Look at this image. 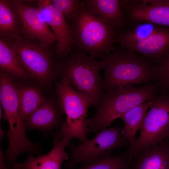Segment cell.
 Wrapping results in <instances>:
<instances>
[{
  "label": "cell",
  "instance_id": "cell-5",
  "mask_svg": "<svg viewBox=\"0 0 169 169\" xmlns=\"http://www.w3.org/2000/svg\"><path fill=\"white\" fill-rule=\"evenodd\" d=\"M55 92L66 118L59 129L52 133L54 140L76 138L82 142L87 136V112L92 105L90 99L76 90L65 77L55 83Z\"/></svg>",
  "mask_w": 169,
  "mask_h": 169
},
{
  "label": "cell",
  "instance_id": "cell-7",
  "mask_svg": "<svg viewBox=\"0 0 169 169\" xmlns=\"http://www.w3.org/2000/svg\"><path fill=\"white\" fill-rule=\"evenodd\" d=\"M148 100L152 104L139 129L133 156L169 138V92L159 91Z\"/></svg>",
  "mask_w": 169,
  "mask_h": 169
},
{
  "label": "cell",
  "instance_id": "cell-15",
  "mask_svg": "<svg viewBox=\"0 0 169 169\" xmlns=\"http://www.w3.org/2000/svg\"><path fill=\"white\" fill-rule=\"evenodd\" d=\"M69 142L65 138L54 140V146L48 153L36 157L30 156L23 163H15L12 169H61L63 161L69 159L65 148Z\"/></svg>",
  "mask_w": 169,
  "mask_h": 169
},
{
  "label": "cell",
  "instance_id": "cell-3",
  "mask_svg": "<svg viewBox=\"0 0 169 169\" xmlns=\"http://www.w3.org/2000/svg\"><path fill=\"white\" fill-rule=\"evenodd\" d=\"M83 1V0H82ZM83 3L70 22L75 48L95 59L115 50L118 33Z\"/></svg>",
  "mask_w": 169,
  "mask_h": 169
},
{
  "label": "cell",
  "instance_id": "cell-22",
  "mask_svg": "<svg viewBox=\"0 0 169 169\" xmlns=\"http://www.w3.org/2000/svg\"><path fill=\"white\" fill-rule=\"evenodd\" d=\"M112 151L103 153L97 160L78 169H129L132 158L127 151L114 155Z\"/></svg>",
  "mask_w": 169,
  "mask_h": 169
},
{
  "label": "cell",
  "instance_id": "cell-27",
  "mask_svg": "<svg viewBox=\"0 0 169 169\" xmlns=\"http://www.w3.org/2000/svg\"><path fill=\"white\" fill-rule=\"evenodd\" d=\"M5 135V131L0 127V141L2 138Z\"/></svg>",
  "mask_w": 169,
  "mask_h": 169
},
{
  "label": "cell",
  "instance_id": "cell-4",
  "mask_svg": "<svg viewBox=\"0 0 169 169\" xmlns=\"http://www.w3.org/2000/svg\"><path fill=\"white\" fill-rule=\"evenodd\" d=\"M104 64L83 51L75 48L65 58L56 62V75L66 78L77 91L87 96L96 107L104 93L100 75Z\"/></svg>",
  "mask_w": 169,
  "mask_h": 169
},
{
  "label": "cell",
  "instance_id": "cell-2",
  "mask_svg": "<svg viewBox=\"0 0 169 169\" xmlns=\"http://www.w3.org/2000/svg\"><path fill=\"white\" fill-rule=\"evenodd\" d=\"M101 58L104 64V92L126 85L156 82L153 64L135 52L120 49Z\"/></svg>",
  "mask_w": 169,
  "mask_h": 169
},
{
  "label": "cell",
  "instance_id": "cell-11",
  "mask_svg": "<svg viewBox=\"0 0 169 169\" xmlns=\"http://www.w3.org/2000/svg\"><path fill=\"white\" fill-rule=\"evenodd\" d=\"M120 4L133 21L169 27V0H120Z\"/></svg>",
  "mask_w": 169,
  "mask_h": 169
},
{
  "label": "cell",
  "instance_id": "cell-12",
  "mask_svg": "<svg viewBox=\"0 0 169 169\" xmlns=\"http://www.w3.org/2000/svg\"><path fill=\"white\" fill-rule=\"evenodd\" d=\"M41 19L51 28L57 42L54 55L58 60H61L70 54L75 48L74 40L70 25L64 16L51 3L38 10Z\"/></svg>",
  "mask_w": 169,
  "mask_h": 169
},
{
  "label": "cell",
  "instance_id": "cell-14",
  "mask_svg": "<svg viewBox=\"0 0 169 169\" xmlns=\"http://www.w3.org/2000/svg\"><path fill=\"white\" fill-rule=\"evenodd\" d=\"M64 114L59 101L46 100L27 118L24 123L25 129L38 130L46 134L51 132L60 128L64 121Z\"/></svg>",
  "mask_w": 169,
  "mask_h": 169
},
{
  "label": "cell",
  "instance_id": "cell-16",
  "mask_svg": "<svg viewBox=\"0 0 169 169\" xmlns=\"http://www.w3.org/2000/svg\"><path fill=\"white\" fill-rule=\"evenodd\" d=\"M129 169H169V144L163 141L134 155Z\"/></svg>",
  "mask_w": 169,
  "mask_h": 169
},
{
  "label": "cell",
  "instance_id": "cell-23",
  "mask_svg": "<svg viewBox=\"0 0 169 169\" xmlns=\"http://www.w3.org/2000/svg\"><path fill=\"white\" fill-rule=\"evenodd\" d=\"M153 69L159 91L169 92V53L153 64Z\"/></svg>",
  "mask_w": 169,
  "mask_h": 169
},
{
  "label": "cell",
  "instance_id": "cell-8",
  "mask_svg": "<svg viewBox=\"0 0 169 169\" xmlns=\"http://www.w3.org/2000/svg\"><path fill=\"white\" fill-rule=\"evenodd\" d=\"M128 144L123 128L120 125L103 128L87 141L76 145L69 142L67 146L70 149L71 158L65 164V167L73 169L78 163L81 166L87 165L97 160L104 152L121 149Z\"/></svg>",
  "mask_w": 169,
  "mask_h": 169
},
{
  "label": "cell",
  "instance_id": "cell-13",
  "mask_svg": "<svg viewBox=\"0 0 169 169\" xmlns=\"http://www.w3.org/2000/svg\"><path fill=\"white\" fill-rule=\"evenodd\" d=\"M10 74L3 71L0 74V100L4 113V118L9 124L8 130L13 133L21 131L24 123L19 114L18 87Z\"/></svg>",
  "mask_w": 169,
  "mask_h": 169
},
{
  "label": "cell",
  "instance_id": "cell-6",
  "mask_svg": "<svg viewBox=\"0 0 169 169\" xmlns=\"http://www.w3.org/2000/svg\"><path fill=\"white\" fill-rule=\"evenodd\" d=\"M9 44L25 70L41 84H49L56 76L54 51L38 41L22 35Z\"/></svg>",
  "mask_w": 169,
  "mask_h": 169
},
{
  "label": "cell",
  "instance_id": "cell-25",
  "mask_svg": "<svg viewBox=\"0 0 169 169\" xmlns=\"http://www.w3.org/2000/svg\"><path fill=\"white\" fill-rule=\"evenodd\" d=\"M51 3V0H39L37 3V7L38 10H41Z\"/></svg>",
  "mask_w": 169,
  "mask_h": 169
},
{
  "label": "cell",
  "instance_id": "cell-19",
  "mask_svg": "<svg viewBox=\"0 0 169 169\" xmlns=\"http://www.w3.org/2000/svg\"><path fill=\"white\" fill-rule=\"evenodd\" d=\"M23 35L17 13L6 0H0V39L10 44Z\"/></svg>",
  "mask_w": 169,
  "mask_h": 169
},
{
  "label": "cell",
  "instance_id": "cell-29",
  "mask_svg": "<svg viewBox=\"0 0 169 169\" xmlns=\"http://www.w3.org/2000/svg\"><path fill=\"white\" fill-rule=\"evenodd\" d=\"M166 141L169 144V138Z\"/></svg>",
  "mask_w": 169,
  "mask_h": 169
},
{
  "label": "cell",
  "instance_id": "cell-1",
  "mask_svg": "<svg viewBox=\"0 0 169 169\" xmlns=\"http://www.w3.org/2000/svg\"><path fill=\"white\" fill-rule=\"evenodd\" d=\"M159 91L158 84L155 82L136 87L126 85L104 92L96 107L95 113L87 120V132L109 127L115 119L147 102Z\"/></svg>",
  "mask_w": 169,
  "mask_h": 169
},
{
  "label": "cell",
  "instance_id": "cell-10",
  "mask_svg": "<svg viewBox=\"0 0 169 169\" xmlns=\"http://www.w3.org/2000/svg\"><path fill=\"white\" fill-rule=\"evenodd\" d=\"M6 0L19 18L23 35L35 40L47 47H52L56 42V37L49 26L41 19L37 8L23 0Z\"/></svg>",
  "mask_w": 169,
  "mask_h": 169
},
{
  "label": "cell",
  "instance_id": "cell-28",
  "mask_svg": "<svg viewBox=\"0 0 169 169\" xmlns=\"http://www.w3.org/2000/svg\"><path fill=\"white\" fill-rule=\"evenodd\" d=\"M2 112V106L0 104V120H1L2 119L3 117Z\"/></svg>",
  "mask_w": 169,
  "mask_h": 169
},
{
  "label": "cell",
  "instance_id": "cell-20",
  "mask_svg": "<svg viewBox=\"0 0 169 169\" xmlns=\"http://www.w3.org/2000/svg\"><path fill=\"white\" fill-rule=\"evenodd\" d=\"M19 100V114L24 123L28 116L47 100L41 91L33 87H18Z\"/></svg>",
  "mask_w": 169,
  "mask_h": 169
},
{
  "label": "cell",
  "instance_id": "cell-18",
  "mask_svg": "<svg viewBox=\"0 0 169 169\" xmlns=\"http://www.w3.org/2000/svg\"><path fill=\"white\" fill-rule=\"evenodd\" d=\"M151 104V102L148 100L131 109L120 118L124 123L123 133L129 145L127 151L131 157L134 153L136 133Z\"/></svg>",
  "mask_w": 169,
  "mask_h": 169
},
{
  "label": "cell",
  "instance_id": "cell-24",
  "mask_svg": "<svg viewBox=\"0 0 169 169\" xmlns=\"http://www.w3.org/2000/svg\"><path fill=\"white\" fill-rule=\"evenodd\" d=\"M51 3L70 23L73 16L80 9L83 2L78 0H52Z\"/></svg>",
  "mask_w": 169,
  "mask_h": 169
},
{
  "label": "cell",
  "instance_id": "cell-9",
  "mask_svg": "<svg viewBox=\"0 0 169 169\" xmlns=\"http://www.w3.org/2000/svg\"><path fill=\"white\" fill-rule=\"evenodd\" d=\"M116 43L155 63L169 53V31L156 28L145 37L133 30L121 31L118 33Z\"/></svg>",
  "mask_w": 169,
  "mask_h": 169
},
{
  "label": "cell",
  "instance_id": "cell-21",
  "mask_svg": "<svg viewBox=\"0 0 169 169\" xmlns=\"http://www.w3.org/2000/svg\"><path fill=\"white\" fill-rule=\"evenodd\" d=\"M0 69L21 79H26L29 75L19 62L16 53L8 44L0 39Z\"/></svg>",
  "mask_w": 169,
  "mask_h": 169
},
{
  "label": "cell",
  "instance_id": "cell-17",
  "mask_svg": "<svg viewBox=\"0 0 169 169\" xmlns=\"http://www.w3.org/2000/svg\"><path fill=\"white\" fill-rule=\"evenodd\" d=\"M85 5L96 16L111 25L116 30L121 28L124 18L118 0H83Z\"/></svg>",
  "mask_w": 169,
  "mask_h": 169
},
{
  "label": "cell",
  "instance_id": "cell-26",
  "mask_svg": "<svg viewBox=\"0 0 169 169\" xmlns=\"http://www.w3.org/2000/svg\"><path fill=\"white\" fill-rule=\"evenodd\" d=\"M4 155L2 151L0 150V169H8L6 163L5 162Z\"/></svg>",
  "mask_w": 169,
  "mask_h": 169
}]
</instances>
